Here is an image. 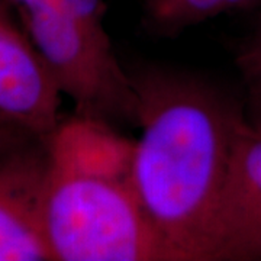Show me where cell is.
Wrapping results in <instances>:
<instances>
[{
  "instance_id": "obj_1",
  "label": "cell",
  "mask_w": 261,
  "mask_h": 261,
  "mask_svg": "<svg viewBox=\"0 0 261 261\" xmlns=\"http://www.w3.org/2000/svg\"><path fill=\"white\" fill-rule=\"evenodd\" d=\"M141 135L132 177L164 261H205L215 206L245 121L243 103L185 71H130Z\"/></svg>"
},
{
  "instance_id": "obj_2",
  "label": "cell",
  "mask_w": 261,
  "mask_h": 261,
  "mask_svg": "<svg viewBox=\"0 0 261 261\" xmlns=\"http://www.w3.org/2000/svg\"><path fill=\"white\" fill-rule=\"evenodd\" d=\"M48 148L42 229L53 261H164L134 185V141L74 113Z\"/></svg>"
},
{
  "instance_id": "obj_3",
  "label": "cell",
  "mask_w": 261,
  "mask_h": 261,
  "mask_svg": "<svg viewBox=\"0 0 261 261\" xmlns=\"http://www.w3.org/2000/svg\"><path fill=\"white\" fill-rule=\"evenodd\" d=\"M74 113L113 126L138 125V100L129 71L115 51L102 48L65 0H6Z\"/></svg>"
},
{
  "instance_id": "obj_4",
  "label": "cell",
  "mask_w": 261,
  "mask_h": 261,
  "mask_svg": "<svg viewBox=\"0 0 261 261\" xmlns=\"http://www.w3.org/2000/svg\"><path fill=\"white\" fill-rule=\"evenodd\" d=\"M48 135L0 128V261H53L42 229Z\"/></svg>"
},
{
  "instance_id": "obj_5",
  "label": "cell",
  "mask_w": 261,
  "mask_h": 261,
  "mask_svg": "<svg viewBox=\"0 0 261 261\" xmlns=\"http://www.w3.org/2000/svg\"><path fill=\"white\" fill-rule=\"evenodd\" d=\"M205 261H261V134L247 121L233 142Z\"/></svg>"
},
{
  "instance_id": "obj_6",
  "label": "cell",
  "mask_w": 261,
  "mask_h": 261,
  "mask_svg": "<svg viewBox=\"0 0 261 261\" xmlns=\"http://www.w3.org/2000/svg\"><path fill=\"white\" fill-rule=\"evenodd\" d=\"M63 92L6 0H0V116L39 135L63 121Z\"/></svg>"
},
{
  "instance_id": "obj_7",
  "label": "cell",
  "mask_w": 261,
  "mask_h": 261,
  "mask_svg": "<svg viewBox=\"0 0 261 261\" xmlns=\"http://www.w3.org/2000/svg\"><path fill=\"white\" fill-rule=\"evenodd\" d=\"M258 0H142L144 25L152 35L177 37L228 12L248 8Z\"/></svg>"
},
{
  "instance_id": "obj_8",
  "label": "cell",
  "mask_w": 261,
  "mask_h": 261,
  "mask_svg": "<svg viewBox=\"0 0 261 261\" xmlns=\"http://www.w3.org/2000/svg\"><path fill=\"white\" fill-rule=\"evenodd\" d=\"M235 64L244 87V116L261 134V25L238 48Z\"/></svg>"
},
{
  "instance_id": "obj_9",
  "label": "cell",
  "mask_w": 261,
  "mask_h": 261,
  "mask_svg": "<svg viewBox=\"0 0 261 261\" xmlns=\"http://www.w3.org/2000/svg\"><path fill=\"white\" fill-rule=\"evenodd\" d=\"M6 125H16V123H13V122L5 119L3 116H0V128H2V126H6Z\"/></svg>"
},
{
  "instance_id": "obj_10",
  "label": "cell",
  "mask_w": 261,
  "mask_h": 261,
  "mask_svg": "<svg viewBox=\"0 0 261 261\" xmlns=\"http://www.w3.org/2000/svg\"><path fill=\"white\" fill-rule=\"evenodd\" d=\"M258 25H261V15H260V20H258Z\"/></svg>"
}]
</instances>
